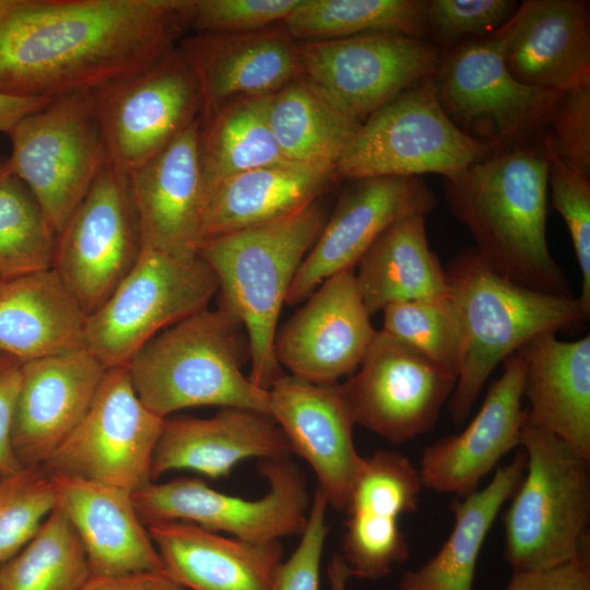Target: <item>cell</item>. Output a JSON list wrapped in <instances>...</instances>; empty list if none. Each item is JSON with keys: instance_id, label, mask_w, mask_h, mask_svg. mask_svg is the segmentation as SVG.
<instances>
[{"instance_id": "cell-1", "label": "cell", "mask_w": 590, "mask_h": 590, "mask_svg": "<svg viewBox=\"0 0 590 590\" xmlns=\"http://www.w3.org/2000/svg\"><path fill=\"white\" fill-rule=\"evenodd\" d=\"M187 0H14L0 15V92H90L155 63L188 31Z\"/></svg>"}, {"instance_id": "cell-2", "label": "cell", "mask_w": 590, "mask_h": 590, "mask_svg": "<svg viewBox=\"0 0 590 590\" xmlns=\"http://www.w3.org/2000/svg\"><path fill=\"white\" fill-rule=\"evenodd\" d=\"M543 132L445 179V199L496 271L522 286L565 294L566 278L546 238L548 161Z\"/></svg>"}, {"instance_id": "cell-3", "label": "cell", "mask_w": 590, "mask_h": 590, "mask_svg": "<svg viewBox=\"0 0 590 590\" xmlns=\"http://www.w3.org/2000/svg\"><path fill=\"white\" fill-rule=\"evenodd\" d=\"M449 297L462 335L460 369L448 402L451 420L464 422L495 368L526 343L589 319L578 297L522 286L496 271L474 246L446 269Z\"/></svg>"}, {"instance_id": "cell-4", "label": "cell", "mask_w": 590, "mask_h": 590, "mask_svg": "<svg viewBox=\"0 0 590 590\" xmlns=\"http://www.w3.org/2000/svg\"><path fill=\"white\" fill-rule=\"evenodd\" d=\"M327 221L319 199L287 216L208 237L198 255L219 279L220 306L243 323L251 382L264 390L283 374L274 354L278 320L292 281Z\"/></svg>"}, {"instance_id": "cell-5", "label": "cell", "mask_w": 590, "mask_h": 590, "mask_svg": "<svg viewBox=\"0 0 590 590\" xmlns=\"http://www.w3.org/2000/svg\"><path fill=\"white\" fill-rule=\"evenodd\" d=\"M247 358L249 345L243 323L219 306L156 334L127 368L140 400L162 418L204 405L269 414V391L255 386L243 373Z\"/></svg>"}, {"instance_id": "cell-6", "label": "cell", "mask_w": 590, "mask_h": 590, "mask_svg": "<svg viewBox=\"0 0 590 590\" xmlns=\"http://www.w3.org/2000/svg\"><path fill=\"white\" fill-rule=\"evenodd\" d=\"M523 477L504 512V557L512 570L552 568L589 556V462L526 411Z\"/></svg>"}, {"instance_id": "cell-7", "label": "cell", "mask_w": 590, "mask_h": 590, "mask_svg": "<svg viewBox=\"0 0 590 590\" xmlns=\"http://www.w3.org/2000/svg\"><path fill=\"white\" fill-rule=\"evenodd\" d=\"M494 152L448 118L432 75L361 123L337 162L335 176L353 180L436 174L451 179Z\"/></svg>"}, {"instance_id": "cell-8", "label": "cell", "mask_w": 590, "mask_h": 590, "mask_svg": "<svg viewBox=\"0 0 590 590\" xmlns=\"http://www.w3.org/2000/svg\"><path fill=\"white\" fill-rule=\"evenodd\" d=\"M506 23L494 33L442 50L434 84L455 126L493 151L541 134L560 93L516 80L506 64Z\"/></svg>"}, {"instance_id": "cell-9", "label": "cell", "mask_w": 590, "mask_h": 590, "mask_svg": "<svg viewBox=\"0 0 590 590\" xmlns=\"http://www.w3.org/2000/svg\"><path fill=\"white\" fill-rule=\"evenodd\" d=\"M219 279L198 253L143 248L108 299L87 317L84 347L106 368L127 367L156 334L208 308Z\"/></svg>"}, {"instance_id": "cell-10", "label": "cell", "mask_w": 590, "mask_h": 590, "mask_svg": "<svg viewBox=\"0 0 590 590\" xmlns=\"http://www.w3.org/2000/svg\"><path fill=\"white\" fill-rule=\"evenodd\" d=\"M8 137L12 172L58 234L107 164L90 92L51 98Z\"/></svg>"}, {"instance_id": "cell-11", "label": "cell", "mask_w": 590, "mask_h": 590, "mask_svg": "<svg viewBox=\"0 0 590 590\" xmlns=\"http://www.w3.org/2000/svg\"><path fill=\"white\" fill-rule=\"evenodd\" d=\"M258 471L269 491L258 499L217 492L200 479L151 482L133 493L144 524L181 520L212 532L266 543L302 534L310 499L303 473L288 457L259 460Z\"/></svg>"}, {"instance_id": "cell-12", "label": "cell", "mask_w": 590, "mask_h": 590, "mask_svg": "<svg viewBox=\"0 0 590 590\" xmlns=\"http://www.w3.org/2000/svg\"><path fill=\"white\" fill-rule=\"evenodd\" d=\"M90 94L107 164L126 174L158 153L202 111L199 83L177 47Z\"/></svg>"}, {"instance_id": "cell-13", "label": "cell", "mask_w": 590, "mask_h": 590, "mask_svg": "<svg viewBox=\"0 0 590 590\" xmlns=\"http://www.w3.org/2000/svg\"><path fill=\"white\" fill-rule=\"evenodd\" d=\"M302 76L332 106L362 123L434 75L441 51L428 39L375 33L297 43Z\"/></svg>"}, {"instance_id": "cell-14", "label": "cell", "mask_w": 590, "mask_h": 590, "mask_svg": "<svg viewBox=\"0 0 590 590\" xmlns=\"http://www.w3.org/2000/svg\"><path fill=\"white\" fill-rule=\"evenodd\" d=\"M142 250L128 175L106 164L57 234L51 268L90 316L126 279Z\"/></svg>"}, {"instance_id": "cell-15", "label": "cell", "mask_w": 590, "mask_h": 590, "mask_svg": "<svg viewBox=\"0 0 590 590\" xmlns=\"http://www.w3.org/2000/svg\"><path fill=\"white\" fill-rule=\"evenodd\" d=\"M164 421L140 400L127 367L106 369L87 412L43 468L135 493L153 482Z\"/></svg>"}, {"instance_id": "cell-16", "label": "cell", "mask_w": 590, "mask_h": 590, "mask_svg": "<svg viewBox=\"0 0 590 590\" xmlns=\"http://www.w3.org/2000/svg\"><path fill=\"white\" fill-rule=\"evenodd\" d=\"M456 382L457 377L381 329L341 387L355 424L401 444L433 428Z\"/></svg>"}, {"instance_id": "cell-17", "label": "cell", "mask_w": 590, "mask_h": 590, "mask_svg": "<svg viewBox=\"0 0 590 590\" xmlns=\"http://www.w3.org/2000/svg\"><path fill=\"white\" fill-rule=\"evenodd\" d=\"M329 220L300 263L286 304L306 299L326 279L354 269L373 241L394 221L426 216L436 198L420 177H368L347 180Z\"/></svg>"}, {"instance_id": "cell-18", "label": "cell", "mask_w": 590, "mask_h": 590, "mask_svg": "<svg viewBox=\"0 0 590 590\" xmlns=\"http://www.w3.org/2000/svg\"><path fill=\"white\" fill-rule=\"evenodd\" d=\"M354 273L349 269L326 279L276 332L274 354L291 375L334 384L359 367L377 330Z\"/></svg>"}, {"instance_id": "cell-19", "label": "cell", "mask_w": 590, "mask_h": 590, "mask_svg": "<svg viewBox=\"0 0 590 590\" xmlns=\"http://www.w3.org/2000/svg\"><path fill=\"white\" fill-rule=\"evenodd\" d=\"M269 414L314 470L328 505L344 510L364 464L340 382L314 384L283 373L268 389Z\"/></svg>"}, {"instance_id": "cell-20", "label": "cell", "mask_w": 590, "mask_h": 590, "mask_svg": "<svg viewBox=\"0 0 590 590\" xmlns=\"http://www.w3.org/2000/svg\"><path fill=\"white\" fill-rule=\"evenodd\" d=\"M422 488L402 452L380 449L364 459L344 509L341 556L352 577L378 580L409 558L400 518L417 509Z\"/></svg>"}, {"instance_id": "cell-21", "label": "cell", "mask_w": 590, "mask_h": 590, "mask_svg": "<svg viewBox=\"0 0 590 590\" xmlns=\"http://www.w3.org/2000/svg\"><path fill=\"white\" fill-rule=\"evenodd\" d=\"M177 48L199 83L200 120L228 104L272 95L302 75L297 42L283 23L247 33L185 35Z\"/></svg>"}, {"instance_id": "cell-22", "label": "cell", "mask_w": 590, "mask_h": 590, "mask_svg": "<svg viewBox=\"0 0 590 590\" xmlns=\"http://www.w3.org/2000/svg\"><path fill=\"white\" fill-rule=\"evenodd\" d=\"M523 374L520 353L507 357L470 424L424 448L417 469L423 487L456 497L471 495L498 461L520 445L526 417Z\"/></svg>"}, {"instance_id": "cell-23", "label": "cell", "mask_w": 590, "mask_h": 590, "mask_svg": "<svg viewBox=\"0 0 590 590\" xmlns=\"http://www.w3.org/2000/svg\"><path fill=\"white\" fill-rule=\"evenodd\" d=\"M106 368L85 347L21 365L12 439L23 467H43L87 412Z\"/></svg>"}, {"instance_id": "cell-24", "label": "cell", "mask_w": 590, "mask_h": 590, "mask_svg": "<svg viewBox=\"0 0 590 590\" xmlns=\"http://www.w3.org/2000/svg\"><path fill=\"white\" fill-rule=\"evenodd\" d=\"M199 130L200 118L127 174L145 249L179 257L198 253L205 204Z\"/></svg>"}, {"instance_id": "cell-25", "label": "cell", "mask_w": 590, "mask_h": 590, "mask_svg": "<svg viewBox=\"0 0 590 590\" xmlns=\"http://www.w3.org/2000/svg\"><path fill=\"white\" fill-rule=\"evenodd\" d=\"M589 1L526 0L506 22V64L524 85L557 93L590 83Z\"/></svg>"}, {"instance_id": "cell-26", "label": "cell", "mask_w": 590, "mask_h": 590, "mask_svg": "<svg viewBox=\"0 0 590 590\" xmlns=\"http://www.w3.org/2000/svg\"><path fill=\"white\" fill-rule=\"evenodd\" d=\"M49 474L56 507L76 532L91 575L165 571L146 526L138 514L133 493L76 476Z\"/></svg>"}, {"instance_id": "cell-27", "label": "cell", "mask_w": 590, "mask_h": 590, "mask_svg": "<svg viewBox=\"0 0 590 590\" xmlns=\"http://www.w3.org/2000/svg\"><path fill=\"white\" fill-rule=\"evenodd\" d=\"M291 448L267 413L223 408L211 417L165 418L152 460V481L174 470H190L210 479L226 476L248 458L286 457Z\"/></svg>"}, {"instance_id": "cell-28", "label": "cell", "mask_w": 590, "mask_h": 590, "mask_svg": "<svg viewBox=\"0 0 590 590\" xmlns=\"http://www.w3.org/2000/svg\"><path fill=\"white\" fill-rule=\"evenodd\" d=\"M165 573L187 590H271L280 541L256 543L170 520L146 524Z\"/></svg>"}, {"instance_id": "cell-29", "label": "cell", "mask_w": 590, "mask_h": 590, "mask_svg": "<svg viewBox=\"0 0 590 590\" xmlns=\"http://www.w3.org/2000/svg\"><path fill=\"white\" fill-rule=\"evenodd\" d=\"M523 359L527 415L590 461V337L562 341L556 332L531 339Z\"/></svg>"}, {"instance_id": "cell-30", "label": "cell", "mask_w": 590, "mask_h": 590, "mask_svg": "<svg viewBox=\"0 0 590 590\" xmlns=\"http://www.w3.org/2000/svg\"><path fill=\"white\" fill-rule=\"evenodd\" d=\"M87 317L52 268L0 280V354L21 364L84 347Z\"/></svg>"}, {"instance_id": "cell-31", "label": "cell", "mask_w": 590, "mask_h": 590, "mask_svg": "<svg viewBox=\"0 0 590 590\" xmlns=\"http://www.w3.org/2000/svg\"><path fill=\"white\" fill-rule=\"evenodd\" d=\"M335 180L334 167L287 161L235 175L208 196L202 240L295 213L318 200Z\"/></svg>"}, {"instance_id": "cell-32", "label": "cell", "mask_w": 590, "mask_h": 590, "mask_svg": "<svg viewBox=\"0 0 590 590\" xmlns=\"http://www.w3.org/2000/svg\"><path fill=\"white\" fill-rule=\"evenodd\" d=\"M355 267L356 286L370 317L392 304L449 296L446 270L429 247L421 214L391 223Z\"/></svg>"}, {"instance_id": "cell-33", "label": "cell", "mask_w": 590, "mask_h": 590, "mask_svg": "<svg viewBox=\"0 0 590 590\" xmlns=\"http://www.w3.org/2000/svg\"><path fill=\"white\" fill-rule=\"evenodd\" d=\"M526 463L521 449L508 464L495 471L484 488L453 498L449 536L432 558L402 576L398 590H473L483 543L499 510L519 486Z\"/></svg>"}, {"instance_id": "cell-34", "label": "cell", "mask_w": 590, "mask_h": 590, "mask_svg": "<svg viewBox=\"0 0 590 590\" xmlns=\"http://www.w3.org/2000/svg\"><path fill=\"white\" fill-rule=\"evenodd\" d=\"M268 120L285 161L334 168L361 126L326 101L302 75L270 96Z\"/></svg>"}, {"instance_id": "cell-35", "label": "cell", "mask_w": 590, "mask_h": 590, "mask_svg": "<svg viewBox=\"0 0 590 590\" xmlns=\"http://www.w3.org/2000/svg\"><path fill=\"white\" fill-rule=\"evenodd\" d=\"M270 96L228 104L200 120L199 158L204 202L222 181L285 161L268 120Z\"/></svg>"}, {"instance_id": "cell-36", "label": "cell", "mask_w": 590, "mask_h": 590, "mask_svg": "<svg viewBox=\"0 0 590 590\" xmlns=\"http://www.w3.org/2000/svg\"><path fill=\"white\" fill-rule=\"evenodd\" d=\"M283 26L297 43L375 33L427 39L425 0H300Z\"/></svg>"}, {"instance_id": "cell-37", "label": "cell", "mask_w": 590, "mask_h": 590, "mask_svg": "<svg viewBox=\"0 0 590 590\" xmlns=\"http://www.w3.org/2000/svg\"><path fill=\"white\" fill-rule=\"evenodd\" d=\"M90 577L83 545L55 507L36 535L0 565V590H81Z\"/></svg>"}, {"instance_id": "cell-38", "label": "cell", "mask_w": 590, "mask_h": 590, "mask_svg": "<svg viewBox=\"0 0 590 590\" xmlns=\"http://www.w3.org/2000/svg\"><path fill=\"white\" fill-rule=\"evenodd\" d=\"M56 239L31 190L0 162V280L51 268Z\"/></svg>"}, {"instance_id": "cell-39", "label": "cell", "mask_w": 590, "mask_h": 590, "mask_svg": "<svg viewBox=\"0 0 590 590\" xmlns=\"http://www.w3.org/2000/svg\"><path fill=\"white\" fill-rule=\"evenodd\" d=\"M382 314V330L458 378L462 335L449 296L392 304Z\"/></svg>"}, {"instance_id": "cell-40", "label": "cell", "mask_w": 590, "mask_h": 590, "mask_svg": "<svg viewBox=\"0 0 590 590\" xmlns=\"http://www.w3.org/2000/svg\"><path fill=\"white\" fill-rule=\"evenodd\" d=\"M55 507L54 483L43 467H22L0 480V565L36 535Z\"/></svg>"}, {"instance_id": "cell-41", "label": "cell", "mask_w": 590, "mask_h": 590, "mask_svg": "<svg viewBox=\"0 0 590 590\" xmlns=\"http://www.w3.org/2000/svg\"><path fill=\"white\" fill-rule=\"evenodd\" d=\"M547 187L552 205L563 217L581 272L578 299L590 315V176L565 160L546 140Z\"/></svg>"}, {"instance_id": "cell-42", "label": "cell", "mask_w": 590, "mask_h": 590, "mask_svg": "<svg viewBox=\"0 0 590 590\" xmlns=\"http://www.w3.org/2000/svg\"><path fill=\"white\" fill-rule=\"evenodd\" d=\"M514 0H425L427 39L440 51L485 37L516 12Z\"/></svg>"}, {"instance_id": "cell-43", "label": "cell", "mask_w": 590, "mask_h": 590, "mask_svg": "<svg viewBox=\"0 0 590 590\" xmlns=\"http://www.w3.org/2000/svg\"><path fill=\"white\" fill-rule=\"evenodd\" d=\"M300 0H188L186 23L196 33H247L282 24Z\"/></svg>"}, {"instance_id": "cell-44", "label": "cell", "mask_w": 590, "mask_h": 590, "mask_svg": "<svg viewBox=\"0 0 590 590\" xmlns=\"http://www.w3.org/2000/svg\"><path fill=\"white\" fill-rule=\"evenodd\" d=\"M544 135L565 160L590 176V83L560 93Z\"/></svg>"}, {"instance_id": "cell-45", "label": "cell", "mask_w": 590, "mask_h": 590, "mask_svg": "<svg viewBox=\"0 0 590 590\" xmlns=\"http://www.w3.org/2000/svg\"><path fill=\"white\" fill-rule=\"evenodd\" d=\"M328 507L324 495L317 488L300 541L280 565L271 590H319L320 565L329 530L326 522Z\"/></svg>"}, {"instance_id": "cell-46", "label": "cell", "mask_w": 590, "mask_h": 590, "mask_svg": "<svg viewBox=\"0 0 590 590\" xmlns=\"http://www.w3.org/2000/svg\"><path fill=\"white\" fill-rule=\"evenodd\" d=\"M21 365L14 357L0 354V480L23 467L16 457L12 439Z\"/></svg>"}, {"instance_id": "cell-47", "label": "cell", "mask_w": 590, "mask_h": 590, "mask_svg": "<svg viewBox=\"0 0 590 590\" xmlns=\"http://www.w3.org/2000/svg\"><path fill=\"white\" fill-rule=\"evenodd\" d=\"M504 590H590L589 556L535 570H512Z\"/></svg>"}, {"instance_id": "cell-48", "label": "cell", "mask_w": 590, "mask_h": 590, "mask_svg": "<svg viewBox=\"0 0 590 590\" xmlns=\"http://www.w3.org/2000/svg\"><path fill=\"white\" fill-rule=\"evenodd\" d=\"M81 590H187L165 571H148L119 576L91 575Z\"/></svg>"}, {"instance_id": "cell-49", "label": "cell", "mask_w": 590, "mask_h": 590, "mask_svg": "<svg viewBox=\"0 0 590 590\" xmlns=\"http://www.w3.org/2000/svg\"><path fill=\"white\" fill-rule=\"evenodd\" d=\"M50 99L19 97L0 92V132L9 135L23 118L40 109Z\"/></svg>"}, {"instance_id": "cell-50", "label": "cell", "mask_w": 590, "mask_h": 590, "mask_svg": "<svg viewBox=\"0 0 590 590\" xmlns=\"http://www.w3.org/2000/svg\"><path fill=\"white\" fill-rule=\"evenodd\" d=\"M329 590H347V582L352 578L351 573L342 556L334 554L327 566Z\"/></svg>"}, {"instance_id": "cell-51", "label": "cell", "mask_w": 590, "mask_h": 590, "mask_svg": "<svg viewBox=\"0 0 590 590\" xmlns=\"http://www.w3.org/2000/svg\"><path fill=\"white\" fill-rule=\"evenodd\" d=\"M13 3L14 0H0V15L8 11Z\"/></svg>"}]
</instances>
